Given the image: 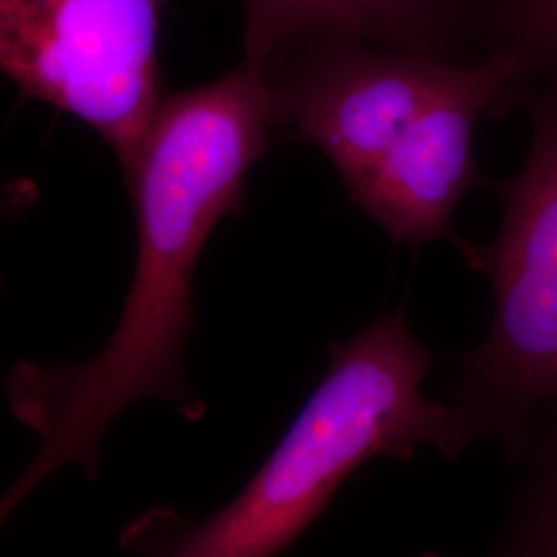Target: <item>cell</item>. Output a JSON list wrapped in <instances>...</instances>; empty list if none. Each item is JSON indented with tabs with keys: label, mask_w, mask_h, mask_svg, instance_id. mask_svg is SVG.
Returning <instances> with one entry per match:
<instances>
[{
	"label": "cell",
	"mask_w": 557,
	"mask_h": 557,
	"mask_svg": "<svg viewBox=\"0 0 557 557\" xmlns=\"http://www.w3.org/2000/svg\"><path fill=\"white\" fill-rule=\"evenodd\" d=\"M515 77V64L502 52L462 64L379 163L345 188L351 202L400 244L455 242L460 200L487 186L473 151L478 122L512 110Z\"/></svg>",
	"instance_id": "8992f818"
},
{
	"label": "cell",
	"mask_w": 557,
	"mask_h": 557,
	"mask_svg": "<svg viewBox=\"0 0 557 557\" xmlns=\"http://www.w3.org/2000/svg\"><path fill=\"white\" fill-rule=\"evenodd\" d=\"M494 0H242L244 60L299 36L372 41L450 64L485 57Z\"/></svg>",
	"instance_id": "52a82bcc"
},
{
	"label": "cell",
	"mask_w": 557,
	"mask_h": 557,
	"mask_svg": "<svg viewBox=\"0 0 557 557\" xmlns=\"http://www.w3.org/2000/svg\"><path fill=\"white\" fill-rule=\"evenodd\" d=\"M515 64L512 110L535 87H557V0H494L485 21V54Z\"/></svg>",
	"instance_id": "9c48e42d"
},
{
	"label": "cell",
	"mask_w": 557,
	"mask_h": 557,
	"mask_svg": "<svg viewBox=\"0 0 557 557\" xmlns=\"http://www.w3.org/2000/svg\"><path fill=\"white\" fill-rule=\"evenodd\" d=\"M508 457L522 478L487 557H557V403L527 421Z\"/></svg>",
	"instance_id": "ba28073f"
},
{
	"label": "cell",
	"mask_w": 557,
	"mask_h": 557,
	"mask_svg": "<svg viewBox=\"0 0 557 557\" xmlns=\"http://www.w3.org/2000/svg\"><path fill=\"white\" fill-rule=\"evenodd\" d=\"M518 108L531 143L515 176L487 180L502 202L487 244L457 238L462 260L487 278V337L458 359L450 388L465 448L499 442L512 453L527 421L557 403V87L531 89Z\"/></svg>",
	"instance_id": "3957f363"
},
{
	"label": "cell",
	"mask_w": 557,
	"mask_h": 557,
	"mask_svg": "<svg viewBox=\"0 0 557 557\" xmlns=\"http://www.w3.org/2000/svg\"><path fill=\"white\" fill-rule=\"evenodd\" d=\"M436 358L403 308L379 317L331 347L326 374L236 498L200 520L149 512L126 529L122 547L135 557H275L363 462L407 460L423 446L462 455L457 413L421 393Z\"/></svg>",
	"instance_id": "7a4b0ae2"
},
{
	"label": "cell",
	"mask_w": 557,
	"mask_h": 557,
	"mask_svg": "<svg viewBox=\"0 0 557 557\" xmlns=\"http://www.w3.org/2000/svg\"><path fill=\"white\" fill-rule=\"evenodd\" d=\"M161 0H0V73L91 126L124 178L158 119Z\"/></svg>",
	"instance_id": "277c9868"
},
{
	"label": "cell",
	"mask_w": 557,
	"mask_h": 557,
	"mask_svg": "<svg viewBox=\"0 0 557 557\" xmlns=\"http://www.w3.org/2000/svg\"><path fill=\"white\" fill-rule=\"evenodd\" d=\"M257 64L277 131L319 147L345 188L379 163L462 66L341 36L283 41Z\"/></svg>",
	"instance_id": "5b68a950"
},
{
	"label": "cell",
	"mask_w": 557,
	"mask_h": 557,
	"mask_svg": "<svg viewBox=\"0 0 557 557\" xmlns=\"http://www.w3.org/2000/svg\"><path fill=\"white\" fill-rule=\"evenodd\" d=\"M277 133L250 60L209 85L165 96L126 176L139 248L112 337L83 361H21L4 384L11 413L40 446L0 498V527L62 467L96 478L101 438L126 407L161 398L186 419L205 413L184 374L193 278L211 232L242 211L244 182Z\"/></svg>",
	"instance_id": "6da1fadb"
}]
</instances>
